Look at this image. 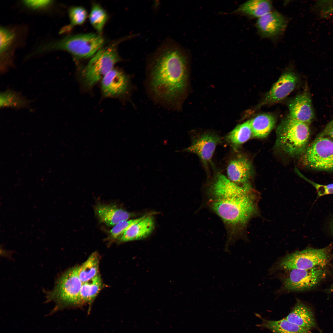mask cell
<instances>
[{"label": "cell", "mask_w": 333, "mask_h": 333, "mask_svg": "<svg viewBox=\"0 0 333 333\" xmlns=\"http://www.w3.org/2000/svg\"><path fill=\"white\" fill-rule=\"evenodd\" d=\"M52 3V1L48 0L23 1V3L27 7L34 10L41 9L46 8Z\"/></svg>", "instance_id": "31"}, {"label": "cell", "mask_w": 333, "mask_h": 333, "mask_svg": "<svg viewBox=\"0 0 333 333\" xmlns=\"http://www.w3.org/2000/svg\"><path fill=\"white\" fill-rule=\"evenodd\" d=\"M147 75L148 88L154 97L175 107L186 87V56L175 42H164L150 60Z\"/></svg>", "instance_id": "1"}, {"label": "cell", "mask_w": 333, "mask_h": 333, "mask_svg": "<svg viewBox=\"0 0 333 333\" xmlns=\"http://www.w3.org/2000/svg\"><path fill=\"white\" fill-rule=\"evenodd\" d=\"M272 4L268 0H251L240 5L237 12L249 17L257 19L272 11Z\"/></svg>", "instance_id": "20"}, {"label": "cell", "mask_w": 333, "mask_h": 333, "mask_svg": "<svg viewBox=\"0 0 333 333\" xmlns=\"http://www.w3.org/2000/svg\"><path fill=\"white\" fill-rule=\"evenodd\" d=\"M31 101L20 93L8 89L1 92L0 94V108H11L20 109L28 107Z\"/></svg>", "instance_id": "22"}, {"label": "cell", "mask_w": 333, "mask_h": 333, "mask_svg": "<svg viewBox=\"0 0 333 333\" xmlns=\"http://www.w3.org/2000/svg\"><path fill=\"white\" fill-rule=\"evenodd\" d=\"M94 211L100 221L109 226L129 220L131 216L129 212L112 205L98 204L95 207Z\"/></svg>", "instance_id": "16"}, {"label": "cell", "mask_w": 333, "mask_h": 333, "mask_svg": "<svg viewBox=\"0 0 333 333\" xmlns=\"http://www.w3.org/2000/svg\"><path fill=\"white\" fill-rule=\"evenodd\" d=\"M309 124L291 118L284 119L276 130V144L291 156L301 154L306 147L310 135Z\"/></svg>", "instance_id": "4"}, {"label": "cell", "mask_w": 333, "mask_h": 333, "mask_svg": "<svg viewBox=\"0 0 333 333\" xmlns=\"http://www.w3.org/2000/svg\"><path fill=\"white\" fill-rule=\"evenodd\" d=\"M289 271L283 281L284 290L297 291L308 290L317 286L325 276L323 268L293 269Z\"/></svg>", "instance_id": "9"}, {"label": "cell", "mask_w": 333, "mask_h": 333, "mask_svg": "<svg viewBox=\"0 0 333 333\" xmlns=\"http://www.w3.org/2000/svg\"><path fill=\"white\" fill-rule=\"evenodd\" d=\"M79 266L70 269L56 280L54 288L45 291L46 302H54L51 313L68 306L80 303V292L82 282L79 274Z\"/></svg>", "instance_id": "5"}, {"label": "cell", "mask_w": 333, "mask_h": 333, "mask_svg": "<svg viewBox=\"0 0 333 333\" xmlns=\"http://www.w3.org/2000/svg\"><path fill=\"white\" fill-rule=\"evenodd\" d=\"M103 38L100 35L89 33L67 36L59 40L45 44L36 52L53 50L66 51L79 59L93 57L103 46Z\"/></svg>", "instance_id": "3"}, {"label": "cell", "mask_w": 333, "mask_h": 333, "mask_svg": "<svg viewBox=\"0 0 333 333\" xmlns=\"http://www.w3.org/2000/svg\"><path fill=\"white\" fill-rule=\"evenodd\" d=\"M253 137L258 138L266 137L275 126V117L269 113L259 114L250 120Z\"/></svg>", "instance_id": "19"}, {"label": "cell", "mask_w": 333, "mask_h": 333, "mask_svg": "<svg viewBox=\"0 0 333 333\" xmlns=\"http://www.w3.org/2000/svg\"><path fill=\"white\" fill-rule=\"evenodd\" d=\"M99 258L96 252L91 254L81 266H79L78 274L82 283L95 277L98 273Z\"/></svg>", "instance_id": "25"}, {"label": "cell", "mask_w": 333, "mask_h": 333, "mask_svg": "<svg viewBox=\"0 0 333 333\" xmlns=\"http://www.w3.org/2000/svg\"><path fill=\"white\" fill-rule=\"evenodd\" d=\"M259 326L268 329L273 333H312L310 330L299 326L286 318L274 321L263 319Z\"/></svg>", "instance_id": "21"}, {"label": "cell", "mask_w": 333, "mask_h": 333, "mask_svg": "<svg viewBox=\"0 0 333 333\" xmlns=\"http://www.w3.org/2000/svg\"><path fill=\"white\" fill-rule=\"evenodd\" d=\"M329 228L331 234L333 236V218L331 220L329 223Z\"/></svg>", "instance_id": "34"}, {"label": "cell", "mask_w": 333, "mask_h": 333, "mask_svg": "<svg viewBox=\"0 0 333 333\" xmlns=\"http://www.w3.org/2000/svg\"><path fill=\"white\" fill-rule=\"evenodd\" d=\"M331 246L322 249L308 248L287 255L278 264L279 269H309L326 266L330 259Z\"/></svg>", "instance_id": "8"}, {"label": "cell", "mask_w": 333, "mask_h": 333, "mask_svg": "<svg viewBox=\"0 0 333 333\" xmlns=\"http://www.w3.org/2000/svg\"><path fill=\"white\" fill-rule=\"evenodd\" d=\"M220 141V138L217 136L204 134L195 139L185 151L197 155L207 167L211 162L216 146Z\"/></svg>", "instance_id": "11"}, {"label": "cell", "mask_w": 333, "mask_h": 333, "mask_svg": "<svg viewBox=\"0 0 333 333\" xmlns=\"http://www.w3.org/2000/svg\"><path fill=\"white\" fill-rule=\"evenodd\" d=\"M108 19L105 11L99 5L94 4L89 15L90 22L93 27L101 33Z\"/></svg>", "instance_id": "26"}, {"label": "cell", "mask_w": 333, "mask_h": 333, "mask_svg": "<svg viewBox=\"0 0 333 333\" xmlns=\"http://www.w3.org/2000/svg\"><path fill=\"white\" fill-rule=\"evenodd\" d=\"M129 85L127 76L122 72L113 69L102 79L101 89L106 97L118 96L125 94Z\"/></svg>", "instance_id": "13"}, {"label": "cell", "mask_w": 333, "mask_h": 333, "mask_svg": "<svg viewBox=\"0 0 333 333\" xmlns=\"http://www.w3.org/2000/svg\"><path fill=\"white\" fill-rule=\"evenodd\" d=\"M142 217L134 219L123 220L118 223L110 230V237L113 239L119 237L131 225L139 221Z\"/></svg>", "instance_id": "30"}, {"label": "cell", "mask_w": 333, "mask_h": 333, "mask_svg": "<svg viewBox=\"0 0 333 333\" xmlns=\"http://www.w3.org/2000/svg\"><path fill=\"white\" fill-rule=\"evenodd\" d=\"M305 167L315 171H333V141L319 134L301 154Z\"/></svg>", "instance_id": "6"}, {"label": "cell", "mask_w": 333, "mask_h": 333, "mask_svg": "<svg viewBox=\"0 0 333 333\" xmlns=\"http://www.w3.org/2000/svg\"><path fill=\"white\" fill-rule=\"evenodd\" d=\"M70 20V27L80 25L85 21L87 12L86 10L81 6H74L71 7L68 11Z\"/></svg>", "instance_id": "28"}, {"label": "cell", "mask_w": 333, "mask_h": 333, "mask_svg": "<svg viewBox=\"0 0 333 333\" xmlns=\"http://www.w3.org/2000/svg\"><path fill=\"white\" fill-rule=\"evenodd\" d=\"M16 35L12 30L1 27L0 29V53L3 55L11 46L14 41Z\"/></svg>", "instance_id": "27"}, {"label": "cell", "mask_w": 333, "mask_h": 333, "mask_svg": "<svg viewBox=\"0 0 333 333\" xmlns=\"http://www.w3.org/2000/svg\"><path fill=\"white\" fill-rule=\"evenodd\" d=\"M154 226L153 217L143 216L139 221L131 225L119 237L121 242L140 240L148 236Z\"/></svg>", "instance_id": "17"}, {"label": "cell", "mask_w": 333, "mask_h": 333, "mask_svg": "<svg viewBox=\"0 0 333 333\" xmlns=\"http://www.w3.org/2000/svg\"><path fill=\"white\" fill-rule=\"evenodd\" d=\"M209 203L214 212L229 227H243L257 212V195L250 184L240 185L227 178L213 188Z\"/></svg>", "instance_id": "2"}, {"label": "cell", "mask_w": 333, "mask_h": 333, "mask_svg": "<svg viewBox=\"0 0 333 333\" xmlns=\"http://www.w3.org/2000/svg\"><path fill=\"white\" fill-rule=\"evenodd\" d=\"M116 44L102 47L92 57L81 75L84 84L91 87L113 69L120 61Z\"/></svg>", "instance_id": "7"}, {"label": "cell", "mask_w": 333, "mask_h": 333, "mask_svg": "<svg viewBox=\"0 0 333 333\" xmlns=\"http://www.w3.org/2000/svg\"><path fill=\"white\" fill-rule=\"evenodd\" d=\"M286 318L299 326L310 330L316 326L314 318L311 310L298 299Z\"/></svg>", "instance_id": "18"}, {"label": "cell", "mask_w": 333, "mask_h": 333, "mask_svg": "<svg viewBox=\"0 0 333 333\" xmlns=\"http://www.w3.org/2000/svg\"><path fill=\"white\" fill-rule=\"evenodd\" d=\"M313 186L316 191L318 197L333 194V183L322 185L314 183Z\"/></svg>", "instance_id": "32"}, {"label": "cell", "mask_w": 333, "mask_h": 333, "mask_svg": "<svg viewBox=\"0 0 333 333\" xmlns=\"http://www.w3.org/2000/svg\"><path fill=\"white\" fill-rule=\"evenodd\" d=\"M101 286V279L99 274L82 283L80 292V302L93 300L100 291Z\"/></svg>", "instance_id": "24"}, {"label": "cell", "mask_w": 333, "mask_h": 333, "mask_svg": "<svg viewBox=\"0 0 333 333\" xmlns=\"http://www.w3.org/2000/svg\"><path fill=\"white\" fill-rule=\"evenodd\" d=\"M227 173L228 179L237 184H248L253 175L252 166L248 159L239 155L229 162Z\"/></svg>", "instance_id": "15"}, {"label": "cell", "mask_w": 333, "mask_h": 333, "mask_svg": "<svg viewBox=\"0 0 333 333\" xmlns=\"http://www.w3.org/2000/svg\"><path fill=\"white\" fill-rule=\"evenodd\" d=\"M288 21L286 17L280 13L272 11L258 18L256 27L262 37L270 38L280 35L285 30Z\"/></svg>", "instance_id": "10"}, {"label": "cell", "mask_w": 333, "mask_h": 333, "mask_svg": "<svg viewBox=\"0 0 333 333\" xmlns=\"http://www.w3.org/2000/svg\"><path fill=\"white\" fill-rule=\"evenodd\" d=\"M297 81V77L293 72H284L267 93L262 104L273 103L284 99L294 90Z\"/></svg>", "instance_id": "12"}, {"label": "cell", "mask_w": 333, "mask_h": 333, "mask_svg": "<svg viewBox=\"0 0 333 333\" xmlns=\"http://www.w3.org/2000/svg\"><path fill=\"white\" fill-rule=\"evenodd\" d=\"M313 10L322 18H333V1H320L316 2Z\"/></svg>", "instance_id": "29"}, {"label": "cell", "mask_w": 333, "mask_h": 333, "mask_svg": "<svg viewBox=\"0 0 333 333\" xmlns=\"http://www.w3.org/2000/svg\"><path fill=\"white\" fill-rule=\"evenodd\" d=\"M320 134L328 138L333 141V121L329 124Z\"/></svg>", "instance_id": "33"}, {"label": "cell", "mask_w": 333, "mask_h": 333, "mask_svg": "<svg viewBox=\"0 0 333 333\" xmlns=\"http://www.w3.org/2000/svg\"><path fill=\"white\" fill-rule=\"evenodd\" d=\"M288 107L289 116L298 121L309 124L314 117L310 95L306 90L292 99Z\"/></svg>", "instance_id": "14"}, {"label": "cell", "mask_w": 333, "mask_h": 333, "mask_svg": "<svg viewBox=\"0 0 333 333\" xmlns=\"http://www.w3.org/2000/svg\"><path fill=\"white\" fill-rule=\"evenodd\" d=\"M252 136L249 120L237 125L227 135L226 139L232 146L236 147L247 142Z\"/></svg>", "instance_id": "23"}]
</instances>
